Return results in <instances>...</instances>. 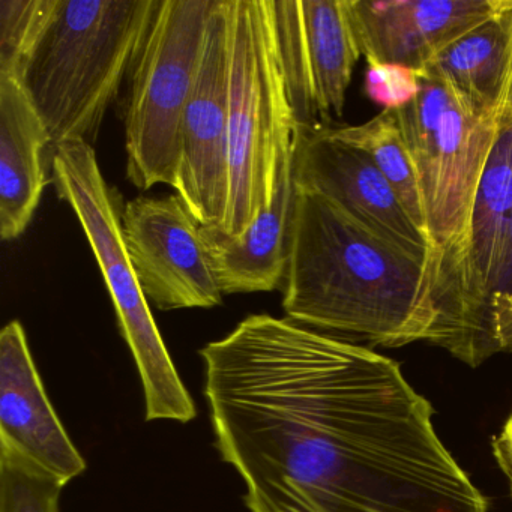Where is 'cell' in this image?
Listing matches in <instances>:
<instances>
[{
  "label": "cell",
  "mask_w": 512,
  "mask_h": 512,
  "mask_svg": "<svg viewBox=\"0 0 512 512\" xmlns=\"http://www.w3.org/2000/svg\"><path fill=\"white\" fill-rule=\"evenodd\" d=\"M482 115L512 103V0L505 10L443 49L425 68Z\"/></svg>",
  "instance_id": "17"
},
{
  "label": "cell",
  "mask_w": 512,
  "mask_h": 512,
  "mask_svg": "<svg viewBox=\"0 0 512 512\" xmlns=\"http://www.w3.org/2000/svg\"><path fill=\"white\" fill-rule=\"evenodd\" d=\"M287 319L373 346L433 338V259L418 256L358 223L328 197L295 187Z\"/></svg>",
  "instance_id": "2"
},
{
  "label": "cell",
  "mask_w": 512,
  "mask_h": 512,
  "mask_svg": "<svg viewBox=\"0 0 512 512\" xmlns=\"http://www.w3.org/2000/svg\"><path fill=\"white\" fill-rule=\"evenodd\" d=\"M293 160L295 149L281 167L271 206L260 212L242 235L229 238L203 227L212 268L224 295L272 292L284 284L296 199Z\"/></svg>",
  "instance_id": "16"
},
{
  "label": "cell",
  "mask_w": 512,
  "mask_h": 512,
  "mask_svg": "<svg viewBox=\"0 0 512 512\" xmlns=\"http://www.w3.org/2000/svg\"><path fill=\"white\" fill-rule=\"evenodd\" d=\"M295 187L316 191L392 244L431 256L427 236L413 223L373 161L341 142L331 127L299 128L293 160Z\"/></svg>",
  "instance_id": "12"
},
{
  "label": "cell",
  "mask_w": 512,
  "mask_h": 512,
  "mask_svg": "<svg viewBox=\"0 0 512 512\" xmlns=\"http://www.w3.org/2000/svg\"><path fill=\"white\" fill-rule=\"evenodd\" d=\"M229 203L218 232L242 235L271 206L296 125L278 49L272 0H227ZM217 230V229H215Z\"/></svg>",
  "instance_id": "4"
},
{
  "label": "cell",
  "mask_w": 512,
  "mask_h": 512,
  "mask_svg": "<svg viewBox=\"0 0 512 512\" xmlns=\"http://www.w3.org/2000/svg\"><path fill=\"white\" fill-rule=\"evenodd\" d=\"M331 131L341 142L359 149L373 161L394 188L413 223L425 235L421 191L397 112L382 110L365 124L331 128Z\"/></svg>",
  "instance_id": "18"
},
{
  "label": "cell",
  "mask_w": 512,
  "mask_h": 512,
  "mask_svg": "<svg viewBox=\"0 0 512 512\" xmlns=\"http://www.w3.org/2000/svg\"><path fill=\"white\" fill-rule=\"evenodd\" d=\"M512 218V116L482 173L469 235L434 274L437 320L430 343L467 364L488 295L502 262Z\"/></svg>",
  "instance_id": "8"
},
{
  "label": "cell",
  "mask_w": 512,
  "mask_h": 512,
  "mask_svg": "<svg viewBox=\"0 0 512 512\" xmlns=\"http://www.w3.org/2000/svg\"><path fill=\"white\" fill-rule=\"evenodd\" d=\"M53 184L73 209L103 274L122 338L142 379L146 421L187 424L197 415L125 247L122 211L98 164L94 146L82 140L52 149Z\"/></svg>",
  "instance_id": "5"
},
{
  "label": "cell",
  "mask_w": 512,
  "mask_h": 512,
  "mask_svg": "<svg viewBox=\"0 0 512 512\" xmlns=\"http://www.w3.org/2000/svg\"><path fill=\"white\" fill-rule=\"evenodd\" d=\"M64 487L19 452L0 445V512H61Z\"/></svg>",
  "instance_id": "20"
},
{
  "label": "cell",
  "mask_w": 512,
  "mask_h": 512,
  "mask_svg": "<svg viewBox=\"0 0 512 512\" xmlns=\"http://www.w3.org/2000/svg\"><path fill=\"white\" fill-rule=\"evenodd\" d=\"M419 74L418 97L395 112L418 178L436 274L466 242L476 191L512 103L482 115L442 77Z\"/></svg>",
  "instance_id": "6"
},
{
  "label": "cell",
  "mask_w": 512,
  "mask_h": 512,
  "mask_svg": "<svg viewBox=\"0 0 512 512\" xmlns=\"http://www.w3.org/2000/svg\"><path fill=\"white\" fill-rule=\"evenodd\" d=\"M49 131L22 80L0 76V236L20 238L47 185Z\"/></svg>",
  "instance_id": "15"
},
{
  "label": "cell",
  "mask_w": 512,
  "mask_h": 512,
  "mask_svg": "<svg viewBox=\"0 0 512 512\" xmlns=\"http://www.w3.org/2000/svg\"><path fill=\"white\" fill-rule=\"evenodd\" d=\"M58 8L59 0H0V76L23 82Z\"/></svg>",
  "instance_id": "19"
},
{
  "label": "cell",
  "mask_w": 512,
  "mask_h": 512,
  "mask_svg": "<svg viewBox=\"0 0 512 512\" xmlns=\"http://www.w3.org/2000/svg\"><path fill=\"white\" fill-rule=\"evenodd\" d=\"M217 2L158 0L125 100L127 176L139 190L175 188L182 118Z\"/></svg>",
  "instance_id": "7"
},
{
  "label": "cell",
  "mask_w": 512,
  "mask_h": 512,
  "mask_svg": "<svg viewBox=\"0 0 512 512\" xmlns=\"http://www.w3.org/2000/svg\"><path fill=\"white\" fill-rule=\"evenodd\" d=\"M494 460L508 479L509 490L512 494V412L503 424L502 430L493 437L491 442Z\"/></svg>",
  "instance_id": "23"
},
{
  "label": "cell",
  "mask_w": 512,
  "mask_h": 512,
  "mask_svg": "<svg viewBox=\"0 0 512 512\" xmlns=\"http://www.w3.org/2000/svg\"><path fill=\"white\" fill-rule=\"evenodd\" d=\"M125 247L148 301L158 310L214 308L223 302L203 227L179 196H140L122 209Z\"/></svg>",
  "instance_id": "11"
},
{
  "label": "cell",
  "mask_w": 512,
  "mask_h": 512,
  "mask_svg": "<svg viewBox=\"0 0 512 512\" xmlns=\"http://www.w3.org/2000/svg\"><path fill=\"white\" fill-rule=\"evenodd\" d=\"M421 91L419 71L400 65H368L365 94L383 110H398L412 103Z\"/></svg>",
  "instance_id": "22"
},
{
  "label": "cell",
  "mask_w": 512,
  "mask_h": 512,
  "mask_svg": "<svg viewBox=\"0 0 512 512\" xmlns=\"http://www.w3.org/2000/svg\"><path fill=\"white\" fill-rule=\"evenodd\" d=\"M200 356L215 445L248 511H490L394 359L269 314Z\"/></svg>",
  "instance_id": "1"
},
{
  "label": "cell",
  "mask_w": 512,
  "mask_h": 512,
  "mask_svg": "<svg viewBox=\"0 0 512 512\" xmlns=\"http://www.w3.org/2000/svg\"><path fill=\"white\" fill-rule=\"evenodd\" d=\"M0 445L64 485L86 470L85 458L50 403L19 320L0 332Z\"/></svg>",
  "instance_id": "14"
},
{
  "label": "cell",
  "mask_w": 512,
  "mask_h": 512,
  "mask_svg": "<svg viewBox=\"0 0 512 512\" xmlns=\"http://www.w3.org/2000/svg\"><path fill=\"white\" fill-rule=\"evenodd\" d=\"M173 190L206 229H221L229 203V23L218 0L182 118Z\"/></svg>",
  "instance_id": "9"
},
{
  "label": "cell",
  "mask_w": 512,
  "mask_h": 512,
  "mask_svg": "<svg viewBox=\"0 0 512 512\" xmlns=\"http://www.w3.org/2000/svg\"><path fill=\"white\" fill-rule=\"evenodd\" d=\"M158 0H59L23 85L52 140H97L136 64Z\"/></svg>",
  "instance_id": "3"
},
{
  "label": "cell",
  "mask_w": 512,
  "mask_h": 512,
  "mask_svg": "<svg viewBox=\"0 0 512 512\" xmlns=\"http://www.w3.org/2000/svg\"><path fill=\"white\" fill-rule=\"evenodd\" d=\"M272 10L298 130L340 118L361 56L347 0H272Z\"/></svg>",
  "instance_id": "10"
},
{
  "label": "cell",
  "mask_w": 512,
  "mask_h": 512,
  "mask_svg": "<svg viewBox=\"0 0 512 512\" xmlns=\"http://www.w3.org/2000/svg\"><path fill=\"white\" fill-rule=\"evenodd\" d=\"M500 353H512V218L502 262L466 365L479 367Z\"/></svg>",
  "instance_id": "21"
},
{
  "label": "cell",
  "mask_w": 512,
  "mask_h": 512,
  "mask_svg": "<svg viewBox=\"0 0 512 512\" xmlns=\"http://www.w3.org/2000/svg\"><path fill=\"white\" fill-rule=\"evenodd\" d=\"M511 0H347L350 25L368 65L424 71L449 44Z\"/></svg>",
  "instance_id": "13"
}]
</instances>
